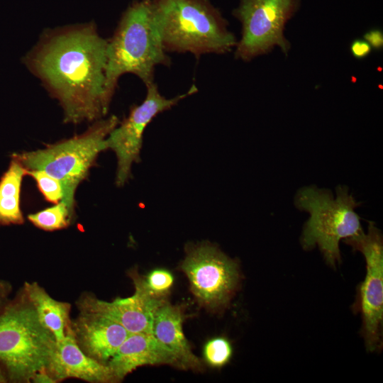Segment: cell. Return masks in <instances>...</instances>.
Returning <instances> with one entry per match:
<instances>
[{
	"mask_svg": "<svg viewBox=\"0 0 383 383\" xmlns=\"http://www.w3.org/2000/svg\"><path fill=\"white\" fill-rule=\"evenodd\" d=\"M145 87L147 91L143 101L131 109L128 116L119 121L105 140L106 150H113L117 158L118 187L126 184L131 175L132 165L140 162L143 134L152 119L198 91L193 84L187 92L168 99L161 94L154 82Z\"/></svg>",
	"mask_w": 383,
	"mask_h": 383,
	"instance_id": "9",
	"label": "cell"
},
{
	"mask_svg": "<svg viewBox=\"0 0 383 383\" xmlns=\"http://www.w3.org/2000/svg\"><path fill=\"white\" fill-rule=\"evenodd\" d=\"M184 316L180 306L165 300L156 310L152 335L174 355L178 368L202 371L203 364L192 352L182 328Z\"/></svg>",
	"mask_w": 383,
	"mask_h": 383,
	"instance_id": "15",
	"label": "cell"
},
{
	"mask_svg": "<svg viewBox=\"0 0 383 383\" xmlns=\"http://www.w3.org/2000/svg\"><path fill=\"white\" fill-rule=\"evenodd\" d=\"M298 5V0H240L234 11L242 26L235 47V58L250 61L276 47L287 55L290 43L284 36V28Z\"/></svg>",
	"mask_w": 383,
	"mask_h": 383,
	"instance_id": "7",
	"label": "cell"
},
{
	"mask_svg": "<svg viewBox=\"0 0 383 383\" xmlns=\"http://www.w3.org/2000/svg\"><path fill=\"white\" fill-rule=\"evenodd\" d=\"M144 278L150 294L160 299H165L174 283L172 274L165 269L154 270Z\"/></svg>",
	"mask_w": 383,
	"mask_h": 383,
	"instance_id": "21",
	"label": "cell"
},
{
	"mask_svg": "<svg viewBox=\"0 0 383 383\" xmlns=\"http://www.w3.org/2000/svg\"><path fill=\"white\" fill-rule=\"evenodd\" d=\"M372 48L371 45L365 40L361 39L355 40L350 45L352 55L357 59L366 57L370 54Z\"/></svg>",
	"mask_w": 383,
	"mask_h": 383,
	"instance_id": "22",
	"label": "cell"
},
{
	"mask_svg": "<svg viewBox=\"0 0 383 383\" xmlns=\"http://www.w3.org/2000/svg\"><path fill=\"white\" fill-rule=\"evenodd\" d=\"M108 40L93 22L43 32L23 57L27 69L57 100L64 122H94L107 114L104 86Z\"/></svg>",
	"mask_w": 383,
	"mask_h": 383,
	"instance_id": "1",
	"label": "cell"
},
{
	"mask_svg": "<svg viewBox=\"0 0 383 383\" xmlns=\"http://www.w3.org/2000/svg\"><path fill=\"white\" fill-rule=\"evenodd\" d=\"M75 340L89 357L107 365L131 334L123 326L105 316L80 313L71 323Z\"/></svg>",
	"mask_w": 383,
	"mask_h": 383,
	"instance_id": "12",
	"label": "cell"
},
{
	"mask_svg": "<svg viewBox=\"0 0 383 383\" xmlns=\"http://www.w3.org/2000/svg\"><path fill=\"white\" fill-rule=\"evenodd\" d=\"M364 255L366 274L358 289L355 308L362 318V334L370 352L382 347L383 319V242L379 230L370 221L368 232L344 240Z\"/></svg>",
	"mask_w": 383,
	"mask_h": 383,
	"instance_id": "10",
	"label": "cell"
},
{
	"mask_svg": "<svg viewBox=\"0 0 383 383\" xmlns=\"http://www.w3.org/2000/svg\"><path fill=\"white\" fill-rule=\"evenodd\" d=\"M21 290L43 326L52 333L57 343L62 341L71 328L70 304L54 299L37 282H26Z\"/></svg>",
	"mask_w": 383,
	"mask_h": 383,
	"instance_id": "16",
	"label": "cell"
},
{
	"mask_svg": "<svg viewBox=\"0 0 383 383\" xmlns=\"http://www.w3.org/2000/svg\"><path fill=\"white\" fill-rule=\"evenodd\" d=\"M170 63L153 22L151 1L133 2L108 40L104 86L106 111L122 75L134 74L146 86L154 82L157 66H170Z\"/></svg>",
	"mask_w": 383,
	"mask_h": 383,
	"instance_id": "2",
	"label": "cell"
},
{
	"mask_svg": "<svg viewBox=\"0 0 383 383\" xmlns=\"http://www.w3.org/2000/svg\"><path fill=\"white\" fill-rule=\"evenodd\" d=\"M9 382L5 371L0 367V383Z\"/></svg>",
	"mask_w": 383,
	"mask_h": 383,
	"instance_id": "26",
	"label": "cell"
},
{
	"mask_svg": "<svg viewBox=\"0 0 383 383\" xmlns=\"http://www.w3.org/2000/svg\"><path fill=\"white\" fill-rule=\"evenodd\" d=\"M73 217L66 204L61 201L51 207L29 214L28 219L40 229L54 231L68 227Z\"/></svg>",
	"mask_w": 383,
	"mask_h": 383,
	"instance_id": "18",
	"label": "cell"
},
{
	"mask_svg": "<svg viewBox=\"0 0 383 383\" xmlns=\"http://www.w3.org/2000/svg\"><path fill=\"white\" fill-rule=\"evenodd\" d=\"M206 362L212 367L221 368L226 365L233 355V347L225 337L210 339L204 345L203 350Z\"/></svg>",
	"mask_w": 383,
	"mask_h": 383,
	"instance_id": "19",
	"label": "cell"
},
{
	"mask_svg": "<svg viewBox=\"0 0 383 383\" xmlns=\"http://www.w3.org/2000/svg\"><path fill=\"white\" fill-rule=\"evenodd\" d=\"M159 365L178 367L173 353L148 333H131L107 363L115 382H121L139 367Z\"/></svg>",
	"mask_w": 383,
	"mask_h": 383,
	"instance_id": "14",
	"label": "cell"
},
{
	"mask_svg": "<svg viewBox=\"0 0 383 383\" xmlns=\"http://www.w3.org/2000/svg\"><path fill=\"white\" fill-rule=\"evenodd\" d=\"M112 115L92 122L82 134L30 152L13 153L27 170H42L56 178L62 184L63 201L74 215V194L85 179L99 154L106 150L105 140L118 124Z\"/></svg>",
	"mask_w": 383,
	"mask_h": 383,
	"instance_id": "5",
	"label": "cell"
},
{
	"mask_svg": "<svg viewBox=\"0 0 383 383\" xmlns=\"http://www.w3.org/2000/svg\"><path fill=\"white\" fill-rule=\"evenodd\" d=\"M46 370L59 382L77 378L91 383L115 382L107 365L87 355L78 346L71 328L65 338L57 343Z\"/></svg>",
	"mask_w": 383,
	"mask_h": 383,
	"instance_id": "13",
	"label": "cell"
},
{
	"mask_svg": "<svg viewBox=\"0 0 383 383\" xmlns=\"http://www.w3.org/2000/svg\"><path fill=\"white\" fill-rule=\"evenodd\" d=\"M135 292L131 296L116 298L109 302L97 299L89 293L82 295L76 304L80 313H91L109 318L129 333H152L154 315L166 300L154 297L149 292L143 276L136 268L128 272Z\"/></svg>",
	"mask_w": 383,
	"mask_h": 383,
	"instance_id": "11",
	"label": "cell"
},
{
	"mask_svg": "<svg viewBox=\"0 0 383 383\" xmlns=\"http://www.w3.org/2000/svg\"><path fill=\"white\" fill-rule=\"evenodd\" d=\"M186 253L179 269L199 304L211 310L225 309L239 284L238 262L209 243L192 244Z\"/></svg>",
	"mask_w": 383,
	"mask_h": 383,
	"instance_id": "8",
	"label": "cell"
},
{
	"mask_svg": "<svg viewBox=\"0 0 383 383\" xmlns=\"http://www.w3.org/2000/svg\"><path fill=\"white\" fill-rule=\"evenodd\" d=\"M28 174L34 179L39 191L48 201L57 204L62 200V187L56 178L38 170H28Z\"/></svg>",
	"mask_w": 383,
	"mask_h": 383,
	"instance_id": "20",
	"label": "cell"
},
{
	"mask_svg": "<svg viewBox=\"0 0 383 383\" xmlns=\"http://www.w3.org/2000/svg\"><path fill=\"white\" fill-rule=\"evenodd\" d=\"M31 382L35 383H55V381L47 371L46 367H43L35 373Z\"/></svg>",
	"mask_w": 383,
	"mask_h": 383,
	"instance_id": "25",
	"label": "cell"
},
{
	"mask_svg": "<svg viewBox=\"0 0 383 383\" xmlns=\"http://www.w3.org/2000/svg\"><path fill=\"white\" fill-rule=\"evenodd\" d=\"M364 38L374 49H381L383 46V33L379 29L369 30Z\"/></svg>",
	"mask_w": 383,
	"mask_h": 383,
	"instance_id": "23",
	"label": "cell"
},
{
	"mask_svg": "<svg viewBox=\"0 0 383 383\" xmlns=\"http://www.w3.org/2000/svg\"><path fill=\"white\" fill-rule=\"evenodd\" d=\"M12 287L9 282L0 279V310L9 301V295L11 292Z\"/></svg>",
	"mask_w": 383,
	"mask_h": 383,
	"instance_id": "24",
	"label": "cell"
},
{
	"mask_svg": "<svg viewBox=\"0 0 383 383\" xmlns=\"http://www.w3.org/2000/svg\"><path fill=\"white\" fill-rule=\"evenodd\" d=\"M56 345L21 289L0 310V367L9 382L28 383L46 367Z\"/></svg>",
	"mask_w": 383,
	"mask_h": 383,
	"instance_id": "4",
	"label": "cell"
},
{
	"mask_svg": "<svg viewBox=\"0 0 383 383\" xmlns=\"http://www.w3.org/2000/svg\"><path fill=\"white\" fill-rule=\"evenodd\" d=\"M150 1L153 22L166 52H189L199 58L235 48L234 34L209 0Z\"/></svg>",
	"mask_w": 383,
	"mask_h": 383,
	"instance_id": "3",
	"label": "cell"
},
{
	"mask_svg": "<svg viewBox=\"0 0 383 383\" xmlns=\"http://www.w3.org/2000/svg\"><path fill=\"white\" fill-rule=\"evenodd\" d=\"M28 170L11 157L7 170L0 179V226L21 225L24 218L21 209V189Z\"/></svg>",
	"mask_w": 383,
	"mask_h": 383,
	"instance_id": "17",
	"label": "cell"
},
{
	"mask_svg": "<svg viewBox=\"0 0 383 383\" xmlns=\"http://www.w3.org/2000/svg\"><path fill=\"white\" fill-rule=\"evenodd\" d=\"M295 205L310 214L301 235L304 248L318 245L326 262L335 267L341 261L340 240L362 232L360 218L355 211L360 203L346 187H338L334 198L331 191L311 186L296 193Z\"/></svg>",
	"mask_w": 383,
	"mask_h": 383,
	"instance_id": "6",
	"label": "cell"
}]
</instances>
